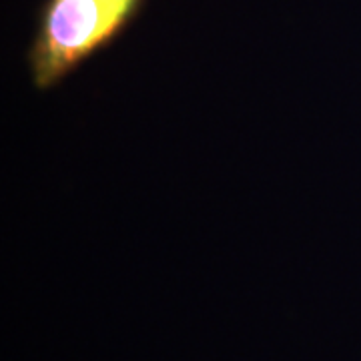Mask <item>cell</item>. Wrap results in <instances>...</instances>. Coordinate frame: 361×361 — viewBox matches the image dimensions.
<instances>
[{"mask_svg":"<svg viewBox=\"0 0 361 361\" xmlns=\"http://www.w3.org/2000/svg\"><path fill=\"white\" fill-rule=\"evenodd\" d=\"M147 0H44L26 51L30 80L39 90L61 85L78 66L109 49Z\"/></svg>","mask_w":361,"mask_h":361,"instance_id":"6da1fadb","label":"cell"}]
</instances>
